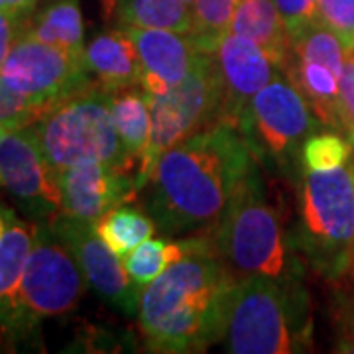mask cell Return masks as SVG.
Here are the masks:
<instances>
[{
	"label": "cell",
	"mask_w": 354,
	"mask_h": 354,
	"mask_svg": "<svg viewBox=\"0 0 354 354\" xmlns=\"http://www.w3.org/2000/svg\"><path fill=\"white\" fill-rule=\"evenodd\" d=\"M10 132H12L10 128H6V127H4V124H0V142L6 138V136H8Z\"/></svg>",
	"instance_id": "cell-35"
},
{
	"label": "cell",
	"mask_w": 354,
	"mask_h": 354,
	"mask_svg": "<svg viewBox=\"0 0 354 354\" xmlns=\"http://www.w3.org/2000/svg\"><path fill=\"white\" fill-rule=\"evenodd\" d=\"M36 241V227L14 221L0 239V313L16 301L26 260Z\"/></svg>",
	"instance_id": "cell-23"
},
{
	"label": "cell",
	"mask_w": 354,
	"mask_h": 354,
	"mask_svg": "<svg viewBox=\"0 0 354 354\" xmlns=\"http://www.w3.org/2000/svg\"><path fill=\"white\" fill-rule=\"evenodd\" d=\"M48 221L71 246L88 286L97 291L102 301L128 317L138 315L140 288L128 276L122 258L109 248L93 225L62 213H55Z\"/></svg>",
	"instance_id": "cell-11"
},
{
	"label": "cell",
	"mask_w": 354,
	"mask_h": 354,
	"mask_svg": "<svg viewBox=\"0 0 354 354\" xmlns=\"http://www.w3.org/2000/svg\"><path fill=\"white\" fill-rule=\"evenodd\" d=\"M351 140H353V144H354V136H351ZM348 274H351V278H354V256H353V264H351V270H348Z\"/></svg>",
	"instance_id": "cell-36"
},
{
	"label": "cell",
	"mask_w": 354,
	"mask_h": 354,
	"mask_svg": "<svg viewBox=\"0 0 354 354\" xmlns=\"http://www.w3.org/2000/svg\"><path fill=\"white\" fill-rule=\"evenodd\" d=\"M32 128L53 169L99 162L132 171L114 127L111 93L97 83L51 106Z\"/></svg>",
	"instance_id": "cell-6"
},
{
	"label": "cell",
	"mask_w": 354,
	"mask_h": 354,
	"mask_svg": "<svg viewBox=\"0 0 354 354\" xmlns=\"http://www.w3.org/2000/svg\"><path fill=\"white\" fill-rule=\"evenodd\" d=\"M353 50H354V48H353Z\"/></svg>",
	"instance_id": "cell-41"
},
{
	"label": "cell",
	"mask_w": 354,
	"mask_h": 354,
	"mask_svg": "<svg viewBox=\"0 0 354 354\" xmlns=\"http://www.w3.org/2000/svg\"><path fill=\"white\" fill-rule=\"evenodd\" d=\"M295 246L319 274L339 279L354 256V158L329 171H305L297 187Z\"/></svg>",
	"instance_id": "cell-5"
},
{
	"label": "cell",
	"mask_w": 354,
	"mask_h": 354,
	"mask_svg": "<svg viewBox=\"0 0 354 354\" xmlns=\"http://www.w3.org/2000/svg\"><path fill=\"white\" fill-rule=\"evenodd\" d=\"M291 36L317 20V0H274Z\"/></svg>",
	"instance_id": "cell-30"
},
{
	"label": "cell",
	"mask_w": 354,
	"mask_h": 354,
	"mask_svg": "<svg viewBox=\"0 0 354 354\" xmlns=\"http://www.w3.org/2000/svg\"><path fill=\"white\" fill-rule=\"evenodd\" d=\"M46 113V106L26 99L24 95L8 87L0 77V124L10 130H22L34 127Z\"/></svg>",
	"instance_id": "cell-28"
},
{
	"label": "cell",
	"mask_w": 354,
	"mask_h": 354,
	"mask_svg": "<svg viewBox=\"0 0 354 354\" xmlns=\"http://www.w3.org/2000/svg\"><path fill=\"white\" fill-rule=\"evenodd\" d=\"M83 62L95 83L109 93L140 85L138 53L122 28L97 34L85 46Z\"/></svg>",
	"instance_id": "cell-16"
},
{
	"label": "cell",
	"mask_w": 354,
	"mask_h": 354,
	"mask_svg": "<svg viewBox=\"0 0 354 354\" xmlns=\"http://www.w3.org/2000/svg\"><path fill=\"white\" fill-rule=\"evenodd\" d=\"M185 2H187V4H193V2H195V0H185Z\"/></svg>",
	"instance_id": "cell-39"
},
{
	"label": "cell",
	"mask_w": 354,
	"mask_h": 354,
	"mask_svg": "<svg viewBox=\"0 0 354 354\" xmlns=\"http://www.w3.org/2000/svg\"><path fill=\"white\" fill-rule=\"evenodd\" d=\"M234 283L213 239H193L189 252L140 290L136 319L148 351L203 353L223 341Z\"/></svg>",
	"instance_id": "cell-2"
},
{
	"label": "cell",
	"mask_w": 354,
	"mask_h": 354,
	"mask_svg": "<svg viewBox=\"0 0 354 354\" xmlns=\"http://www.w3.org/2000/svg\"><path fill=\"white\" fill-rule=\"evenodd\" d=\"M354 158L353 140L337 132H313L301 146V164L305 171H329L348 164Z\"/></svg>",
	"instance_id": "cell-27"
},
{
	"label": "cell",
	"mask_w": 354,
	"mask_h": 354,
	"mask_svg": "<svg viewBox=\"0 0 354 354\" xmlns=\"http://www.w3.org/2000/svg\"><path fill=\"white\" fill-rule=\"evenodd\" d=\"M236 4L239 0H195L191 4V38L195 39L197 50L203 53H215L221 39L230 32Z\"/></svg>",
	"instance_id": "cell-25"
},
{
	"label": "cell",
	"mask_w": 354,
	"mask_h": 354,
	"mask_svg": "<svg viewBox=\"0 0 354 354\" xmlns=\"http://www.w3.org/2000/svg\"><path fill=\"white\" fill-rule=\"evenodd\" d=\"M337 321H339L337 351L354 354V297H344L337 313Z\"/></svg>",
	"instance_id": "cell-32"
},
{
	"label": "cell",
	"mask_w": 354,
	"mask_h": 354,
	"mask_svg": "<svg viewBox=\"0 0 354 354\" xmlns=\"http://www.w3.org/2000/svg\"><path fill=\"white\" fill-rule=\"evenodd\" d=\"M53 176L59 193V213L91 225L113 207L134 201L140 191L132 171L99 162L53 169Z\"/></svg>",
	"instance_id": "cell-12"
},
{
	"label": "cell",
	"mask_w": 354,
	"mask_h": 354,
	"mask_svg": "<svg viewBox=\"0 0 354 354\" xmlns=\"http://www.w3.org/2000/svg\"><path fill=\"white\" fill-rule=\"evenodd\" d=\"M93 228L116 256L124 258L152 236L156 232V221L136 205L122 203L95 221Z\"/></svg>",
	"instance_id": "cell-22"
},
{
	"label": "cell",
	"mask_w": 354,
	"mask_h": 354,
	"mask_svg": "<svg viewBox=\"0 0 354 354\" xmlns=\"http://www.w3.org/2000/svg\"><path fill=\"white\" fill-rule=\"evenodd\" d=\"M118 26L162 28L181 34L193 30V14L185 0H111Z\"/></svg>",
	"instance_id": "cell-21"
},
{
	"label": "cell",
	"mask_w": 354,
	"mask_h": 354,
	"mask_svg": "<svg viewBox=\"0 0 354 354\" xmlns=\"http://www.w3.org/2000/svg\"><path fill=\"white\" fill-rule=\"evenodd\" d=\"M120 28L134 44L142 69L140 87L150 97L162 95L181 83L193 69L197 55L201 53L189 34L162 28Z\"/></svg>",
	"instance_id": "cell-15"
},
{
	"label": "cell",
	"mask_w": 354,
	"mask_h": 354,
	"mask_svg": "<svg viewBox=\"0 0 354 354\" xmlns=\"http://www.w3.org/2000/svg\"><path fill=\"white\" fill-rule=\"evenodd\" d=\"M0 77L8 87L48 111L95 83L83 57L28 34L14 41L8 57L0 65Z\"/></svg>",
	"instance_id": "cell-10"
},
{
	"label": "cell",
	"mask_w": 354,
	"mask_h": 354,
	"mask_svg": "<svg viewBox=\"0 0 354 354\" xmlns=\"http://www.w3.org/2000/svg\"><path fill=\"white\" fill-rule=\"evenodd\" d=\"M215 227V250L236 281L248 276L290 278L301 274L278 211L266 199L258 167L242 181Z\"/></svg>",
	"instance_id": "cell-4"
},
{
	"label": "cell",
	"mask_w": 354,
	"mask_h": 354,
	"mask_svg": "<svg viewBox=\"0 0 354 354\" xmlns=\"http://www.w3.org/2000/svg\"><path fill=\"white\" fill-rule=\"evenodd\" d=\"M14 221H16V216H14L12 211L0 205V239H2V234L8 230V227L12 225Z\"/></svg>",
	"instance_id": "cell-34"
},
{
	"label": "cell",
	"mask_w": 354,
	"mask_h": 354,
	"mask_svg": "<svg viewBox=\"0 0 354 354\" xmlns=\"http://www.w3.org/2000/svg\"><path fill=\"white\" fill-rule=\"evenodd\" d=\"M291 53L297 59L325 65L335 75L341 77L346 48L333 30H329L323 22L315 20L313 24L304 28L297 36H293Z\"/></svg>",
	"instance_id": "cell-26"
},
{
	"label": "cell",
	"mask_w": 354,
	"mask_h": 354,
	"mask_svg": "<svg viewBox=\"0 0 354 354\" xmlns=\"http://www.w3.org/2000/svg\"><path fill=\"white\" fill-rule=\"evenodd\" d=\"M319 127L321 122L304 95L279 73L254 95L239 122L254 158L276 164H286L301 152L305 140Z\"/></svg>",
	"instance_id": "cell-9"
},
{
	"label": "cell",
	"mask_w": 354,
	"mask_h": 354,
	"mask_svg": "<svg viewBox=\"0 0 354 354\" xmlns=\"http://www.w3.org/2000/svg\"><path fill=\"white\" fill-rule=\"evenodd\" d=\"M215 59L225 93L218 120L239 128L242 114L254 95L260 93L279 69L252 39L232 32L221 39Z\"/></svg>",
	"instance_id": "cell-14"
},
{
	"label": "cell",
	"mask_w": 354,
	"mask_h": 354,
	"mask_svg": "<svg viewBox=\"0 0 354 354\" xmlns=\"http://www.w3.org/2000/svg\"><path fill=\"white\" fill-rule=\"evenodd\" d=\"M193 239L169 241V239H148L122 258L124 270L140 290L156 279L167 266L177 262L189 252Z\"/></svg>",
	"instance_id": "cell-24"
},
{
	"label": "cell",
	"mask_w": 354,
	"mask_h": 354,
	"mask_svg": "<svg viewBox=\"0 0 354 354\" xmlns=\"http://www.w3.org/2000/svg\"><path fill=\"white\" fill-rule=\"evenodd\" d=\"M254 167L241 130L216 120L160 156L146 209L165 236L216 225Z\"/></svg>",
	"instance_id": "cell-1"
},
{
	"label": "cell",
	"mask_w": 354,
	"mask_h": 354,
	"mask_svg": "<svg viewBox=\"0 0 354 354\" xmlns=\"http://www.w3.org/2000/svg\"><path fill=\"white\" fill-rule=\"evenodd\" d=\"M0 10H6V4H4V0H0Z\"/></svg>",
	"instance_id": "cell-37"
},
{
	"label": "cell",
	"mask_w": 354,
	"mask_h": 354,
	"mask_svg": "<svg viewBox=\"0 0 354 354\" xmlns=\"http://www.w3.org/2000/svg\"><path fill=\"white\" fill-rule=\"evenodd\" d=\"M39 0H4L6 4V10L16 14H24V16H30V12L34 10V6L38 4Z\"/></svg>",
	"instance_id": "cell-33"
},
{
	"label": "cell",
	"mask_w": 354,
	"mask_h": 354,
	"mask_svg": "<svg viewBox=\"0 0 354 354\" xmlns=\"http://www.w3.org/2000/svg\"><path fill=\"white\" fill-rule=\"evenodd\" d=\"M230 32L252 39L254 44L283 71L293 48V36L274 0H239Z\"/></svg>",
	"instance_id": "cell-17"
},
{
	"label": "cell",
	"mask_w": 354,
	"mask_h": 354,
	"mask_svg": "<svg viewBox=\"0 0 354 354\" xmlns=\"http://www.w3.org/2000/svg\"><path fill=\"white\" fill-rule=\"evenodd\" d=\"M28 36L83 57L85 24L77 0H55L26 22Z\"/></svg>",
	"instance_id": "cell-20"
},
{
	"label": "cell",
	"mask_w": 354,
	"mask_h": 354,
	"mask_svg": "<svg viewBox=\"0 0 354 354\" xmlns=\"http://www.w3.org/2000/svg\"><path fill=\"white\" fill-rule=\"evenodd\" d=\"M87 283L71 246L55 232L50 221L38 225L12 305L14 317L26 327H34L44 317L67 315L85 295Z\"/></svg>",
	"instance_id": "cell-8"
},
{
	"label": "cell",
	"mask_w": 354,
	"mask_h": 354,
	"mask_svg": "<svg viewBox=\"0 0 354 354\" xmlns=\"http://www.w3.org/2000/svg\"><path fill=\"white\" fill-rule=\"evenodd\" d=\"M286 75L309 102L323 128H341L339 116V77L329 67L297 59L293 53L283 67Z\"/></svg>",
	"instance_id": "cell-19"
},
{
	"label": "cell",
	"mask_w": 354,
	"mask_h": 354,
	"mask_svg": "<svg viewBox=\"0 0 354 354\" xmlns=\"http://www.w3.org/2000/svg\"><path fill=\"white\" fill-rule=\"evenodd\" d=\"M111 111L114 127L122 140L128 165L138 176L142 158L152 136V109L150 97L140 85L111 93ZM138 183V181H136Z\"/></svg>",
	"instance_id": "cell-18"
},
{
	"label": "cell",
	"mask_w": 354,
	"mask_h": 354,
	"mask_svg": "<svg viewBox=\"0 0 354 354\" xmlns=\"http://www.w3.org/2000/svg\"><path fill=\"white\" fill-rule=\"evenodd\" d=\"M309 337L311 319L299 276H248L232 286L223 335L228 353H299Z\"/></svg>",
	"instance_id": "cell-3"
},
{
	"label": "cell",
	"mask_w": 354,
	"mask_h": 354,
	"mask_svg": "<svg viewBox=\"0 0 354 354\" xmlns=\"http://www.w3.org/2000/svg\"><path fill=\"white\" fill-rule=\"evenodd\" d=\"M26 22H28V16L24 14L0 10V65L8 57L14 41L26 32Z\"/></svg>",
	"instance_id": "cell-31"
},
{
	"label": "cell",
	"mask_w": 354,
	"mask_h": 354,
	"mask_svg": "<svg viewBox=\"0 0 354 354\" xmlns=\"http://www.w3.org/2000/svg\"><path fill=\"white\" fill-rule=\"evenodd\" d=\"M351 136H354V106H353V134Z\"/></svg>",
	"instance_id": "cell-38"
},
{
	"label": "cell",
	"mask_w": 354,
	"mask_h": 354,
	"mask_svg": "<svg viewBox=\"0 0 354 354\" xmlns=\"http://www.w3.org/2000/svg\"><path fill=\"white\" fill-rule=\"evenodd\" d=\"M317 20L342 39L346 51L354 48V0H317Z\"/></svg>",
	"instance_id": "cell-29"
},
{
	"label": "cell",
	"mask_w": 354,
	"mask_h": 354,
	"mask_svg": "<svg viewBox=\"0 0 354 354\" xmlns=\"http://www.w3.org/2000/svg\"><path fill=\"white\" fill-rule=\"evenodd\" d=\"M0 179L32 215L50 218L59 213L53 167L32 127L12 130L0 142Z\"/></svg>",
	"instance_id": "cell-13"
},
{
	"label": "cell",
	"mask_w": 354,
	"mask_h": 354,
	"mask_svg": "<svg viewBox=\"0 0 354 354\" xmlns=\"http://www.w3.org/2000/svg\"><path fill=\"white\" fill-rule=\"evenodd\" d=\"M223 99L225 93L215 53L203 51L181 83L162 95L150 97L152 136L136 176L140 191L148 185L156 162L165 150L174 148L176 144L221 118Z\"/></svg>",
	"instance_id": "cell-7"
},
{
	"label": "cell",
	"mask_w": 354,
	"mask_h": 354,
	"mask_svg": "<svg viewBox=\"0 0 354 354\" xmlns=\"http://www.w3.org/2000/svg\"><path fill=\"white\" fill-rule=\"evenodd\" d=\"M0 183H2V179H0Z\"/></svg>",
	"instance_id": "cell-40"
}]
</instances>
